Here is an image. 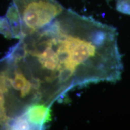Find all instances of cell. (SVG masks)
I'll return each mask as SVG.
<instances>
[{"mask_svg": "<svg viewBox=\"0 0 130 130\" xmlns=\"http://www.w3.org/2000/svg\"><path fill=\"white\" fill-rule=\"evenodd\" d=\"M118 38L113 26L65 9L7 54L51 107L75 87L121 80L123 64Z\"/></svg>", "mask_w": 130, "mask_h": 130, "instance_id": "1", "label": "cell"}, {"mask_svg": "<svg viewBox=\"0 0 130 130\" xmlns=\"http://www.w3.org/2000/svg\"><path fill=\"white\" fill-rule=\"evenodd\" d=\"M116 7L120 13L130 15V0H117Z\"/></svg>", "mask_w": 130, "mask_h": 130, "instance_id": "4", "label": "cell"}, {"mask_svg": "<svg viewBox=\"0 0 130 130\" xmlns=\"http://www.w3.org/2000/svg\"><path fill=\"white\" fill-rule=\"evenodd\" d=\"M65 9L58 0H12L0 17V33L19 40L50 25Z\"/></svg>", "mask_w": 130, "mask_h": 130, "instance_id": "3", "label": "cell"}, {"mask_svg": "<svg viewBox=\"0 0 130 130\" xmlns=\"http://www.w3.org/2000/svg\"><path fill=\"white\" fill-rule=\"evenodd\" d=\"M39 104H45L39 89L6 54L0 59V129H31L27 113Z\"/></svg>", "mask_w": 130, "mask_h": 130, "instance_id": "2", "label": "cell"}]
</instances>
